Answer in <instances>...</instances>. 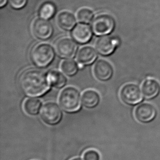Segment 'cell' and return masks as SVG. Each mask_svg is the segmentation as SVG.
Segmentation results:
<instances>
[{
    "mask_svg": "<svg viewBox=\"0 0 160 160\" xmlns=\"http://www.w3.org/2000/svg\"><path fill=\"white\" fill-rule=\"evenodd\" d=\"M41 117L46 123L49 125H55L61 121L62 112L56 103L47 102L42 107Z\"/></svg>",
    "mask_w": 160,
    "mask_h": 160,
    "instance_id": "obj_5",
    "label": "cell"
},
{
    "mask_svg": "<svg viewBox=\"0 0 160 160\" xmlns=\"http://www.w3.org/2000/svg\"><path fill=\"white\" fill-rule=\"evenodd\" d=\"M55 56L54 49L50 44L41 43L35 46L31 52V58L37 67H46L52 62Z\"/></svg>",
    "mask_w": 160,
    "mask_h": 160,
    "instance_id": "obj_3",
    "label": "cell"
},
{
    "mask_svg": "<svg viewBox=\"0 0 160 160\" xmlns=\"http://www.w3.org/2000/svg\"><path fill=\"white\" fill-rule=\"evenodd\" d=\"M58 101L61 108L66 112H77L81 106L80 92L74 87H67L61 91Z\"/></svg>",
    "mask_w": 160,
    "mask_h": 160,
    "instance_id": "obj_2",
    "label": "cell"
},
{
    "mask_svg": "<svg viewBox=\"0 0 160 160\" xmlns=\"http://www.w3.org/2000/svg\"><path fill=\"white\" fill-rule=\"evenodd\" d=\"M7 1V0H0V7H2L4 6L5 4H6Z\"/></svg>",
    "mask_w": 160,
    "mask_h": 160,
    "instance_id": "obj_24",
    "label": "cell"
},
{
    "mask_svg": "<svg viewBox=\"0 0 160 160\" xmlns=\"http://www.w3.org/2000/svg\"><path fill=\"white\" fill-rule=\"evenodd\" d=\"M118 44L119 41L116 38L108 35H103L98 38L95 47L99 54L107 56L113 52Z\"/></svg>",
    "mask_w": 160,
    "mask_h": 160,
    "instance_id": "obj_9",
    "label": "cell"
},
{
    "mask_svg": "<svg viewBox=\"0 0 160 160\" xmlns=\"http://www.w3.org/2000/svg\"><path fill=\"white\" fill-rule=\"evenodd\" d=\"M78 67L77 63L72 60H66L61 65L62 71L67 76H73L78 71Z\"/></svg>",
    "mask_w": 160,
    "mask_h": 160,
    "instance_id": "obj_19",
    "label": "cell"
},
{
    "mask_svg": "<svg viewBox=\"0 0 160 160\" xmlns=\"http://www.w3.org/2000/svg\"><path fill=\"white\" fill-rule=\"evenodd\" d=\"M92 31L89 25L87 24H79L74 28L72 32L73 39L78 43H86L91 39Z\"/></svg>",
    "mask_w": 160,
    "mask_h": 160,
    "instance_id": "obj_12",
    "label": "cell"
},
{
    "mask_svg": "<svg viewBox=\"0 0 160 160\" xmlns=\"http://www.w3.org/2000/svg\"><path fill=\"white\" fill-rule=\"evenodd\" d=\"M113 68L108 61L101 59L98 60L93 67V73L96 78L100 81H107L113 74Z\"/></svg>",
    "mask_w": 160,
    "mask_h": 160,
    "instance_id": "obj_10",
    "label": "cell"
},
{
    "mask_svg": "<svg viewBox=\"0 0 160 160\" xmlns=\"http://www.w3.org/2000/svg\"><path fill=\"white\" fill-rule=\"evenodd\" d=\"M55 12V7L51 2L44 3L39 9V14L41 17L49 19L52 17Z\"/></svg>",
    "mask_w": 160,
    "mask_h": 160,
    "instance_id": "obj_20",
    "label": "cell"
},
{
    "mask_svg": "<svg viewBox=\"0 0 160 160\" xmlns=\"http://www.w3.org/2000/svg\"><path fill=\"white\" fill-rule=\"evenodd\" d=\"M96 58L97 52L90 46H85L81 48L77 55V61L80 65L91 64Z\"/></svg>",
    "mask_w": 160,
    "mask_h": 160,
    "instance_id": "obj_14",
    "label": "cell"
},
{
    "mask_svg": "<svg viewBox=\"0 0 160 160\" xmlns=\"http://www.w3.org/2000/svg\"><path fill=\"white\" fill-rule=\"evenodd\" d=\"M55 49L59 56L65 58H72L76 55L78 46L71 38L61 37L56 41Z\"/></svg>",
    "mask_w": 160,
    "mask_h": 160,
    "instance_id": "obj_7",
    "label": "cell"
},
{
    "mask_svg": "<svg viewBox=\"0 0 160 160\" xmlns=\"http://www.w3.org/2000/svg\"><path fill=\"white\" fill-rule=\"evenodd\" d=\"M19 82L24 93L32 97L43 95L50 89L51 85L48 75L36 69H28L23 72Z\"/></svg>",
    "mask_w": 160,
    "mask_h": 160,
    "instance_id": "obj_1",
    "label": "cell"
},
{
    "mask_svg": "<svg viewBox=\"0 0 160 160\" xmlns=\"http://www.w3.org/2000/svg\"><path fill=\"white\" fill-rule=\"evenodd\" d=\"M50 84L56 88H62L67 83V78L58 71L53 70L48 74Z\"/></svg>",
    "mask_w": 160,
    "mask_h": 160,
    "instance_id": "obj_18",
    "label": "cell"
},
{
    "mask_svg": "<svg viewBox=\"0 0 160 160\" xmlns=\"http://www.w3.org/2000/svg\"><path fill=\"white\" fill-rule=\"evenodd\" d=\"M41 104V101L38 99L35 98H30L25 101L23 108L25 112L28 114L34 116L39 112Z\"/></svg>",
    "mask_w": 160,
    "mask_h": 160,
    "instance_id": "obj_17",
    "label": "cell"
},
{
    "mask_svg": "<svg viewBox=\"0 0 160 160\" xmlns=\"http://www.w3.org/2000/svg\"><path fill=\"white\" fill-rule=\"evenodd\" d=\"M143 96L146 98L151 99L158 95L160 91L159 82L154 79L149 78L144 81L142 85Z\"/></svg>",
    "mask_w": 160,
    "mask_h": 160,
    "instance_id": "obj_13",
    "label": "cell"
},
{
    "mask_svg": "<svg viewBox=\"0 0 160 160\" xmlns=\"http://www.w3.org/2000/svg\"><path fill=\"white\" fill-rule=\"evenodd\" d=\"M114 26V20L106 13L98 14L93 19L91 24L93 32L98 36L109 33L113 30Z\"/></svg>",
    "mask_w": 160,
    "mask_h": 160,
    "instance_id": "obj_4",
    "label": "cell"
},
{
    "mask_svg": "<svg viewBox=\"0 0 160 160\" xmlns=\"http://www.w3.org/2000/svg\"><path fill=\"white\" fill-rule=\"evenodd\" d=\"M82 158L84 160H101V155L96 150L89 149L83 153Z\"/></svg>",
    "mask_w": 160,
    "mask_h": 160,
    "instance_id": "obj_22",
    "label": "cell"
},
{
    "mask_svg": "<svg viewBox=\"0 0 160 160\" xmlns=\"http://www.w3.org/2000/svg\"><path fill=\"white\" fill-rule=\"evenodd\" d=\"M93 17L92 12L88 8L80 9L77 14L78 21L84 24H88L91 22L93 19Z\"/></svg>",
    "mask_w": 160,
    "mask_h": 160,
    "instance_id": "obj_21",
    "label": "cell"
},
{
    "mask_svg": "<svg viewBox=\"0 0 160 160\" xmlns=\"http://www.w3.org/2000/svg\"><path fill=\"white\" fill-rule=\"evenodd\" d=\"M27 1L28 0H9V3L13 8L20 9L26 5Z\"/></svg>",
    "mask_w": 160,
    "mask_h": 160,
    "instance_id": "obj_23",
    "label": "cell"
},
{
    "mask_svg": "<svg viewBox=\"0 0 160 160\" xmlns=\"http://www.w3.org/2000/svg\"></svg>",
    "mask_w": 160,
    "mask_h": 160,
    "instance_id": "obj_26",
    "label": "cell"
},
{
    "mask_svg": "<svg viewBox=\"0 0 160 160\" xmlns=\"http://www.w3.org/2000/svg\"><path fill=\"white\" fill-rule=\"evenodd\" d=\"M156 108L148 103L139 105L134 111L136 118L141 122H148L152 121L156 116Z\"/></svg>",
    "mask_w": 160,
    "mask_h": 160,
    "instance_id": "obj_11",
    "label": "cell"
},
{
    "mask_svg": "<svg viewBox=\"0 0 160 160\" xmlns=\"http://www.w3.org/2000/svg\"><path fill=\"white\" fill-rule=\"evenodd\" d=\"M58 23L61 28L65 30H71L73 28L76 23V20L71 13L63 12L58 17Z\"/></svg>",
    "mask_w": 160,
    "mask_h": 160,
    "instance_id": "obj_16",
    "label": "cell"
},
{
    "mask_svg": "<svg viewBox=\"0 0 160 160\" xmlns=\"http://www.w3.org/2000/svg\"><path fill=\"white\" fill-rule=\"evenodd\" d=\"M100 100L99 94L93 90H88L82 93V104L87 108H95L99 103Z\"/></svg>",
    "mask_w": 160,
    "mask_h": 160,
    "instance_id": "obj_15",
    "label": "cell"
},
{
    "mask_svg": "<svg viewBox=\"0 0 160 160\" xmlns=\"http://www.w3.org/2000/svg\"><path fill=\"white\" fill-rule=\"evenodd\" d=\"M32 30L35 37L45 40L49 38L52 35L53 28L50 22L42 18H37L33 22Z\"/></svg>",
    "mask_w": 160,
    "mask_h": 160,
    "instance_id": "obj_8",
    "label": "cell"
},
{
    "mask_svg": "<svg viewBox=\"0 0 160 160\" xmlns=\"http://www.w3.org/2000/svg\"><path fill=\"white\" fill-rule=\"evenodd\" d=\"M120 96L126 104L134 105L142 100V94L138 86L134 84H127L122 87Z\"/></svg>",
    "mask_w": 160,
    "mask_h": 160,
    "instance_id": "obj_6",
    "label": "cell"
},
{
    "mask_svg": "<svg viewBox=\"0 0 160 160\" xmlns=\"http://www.w3.org/2000/svg\"><path fill=\"white\" fill-rule=\"evenodd\" d=\"M70 160H84L83 158H81L80 156H78V157H75L74 158H72Z\"/></svg>",
    "mask_w": 160,
    "mask_h": 160,
    "instance_id": "obj_25",
    "label": "cell"
}]
</instances>
